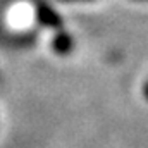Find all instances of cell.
Masks as SVG:
<instances>
[{"mask_svg":"<svg viewBox=\"0 0 148 148\" xmlns=\"http://www.w3.org/2000/svg\"><path fill=\"white\" fill-rule=\"evenodd\" d=\"M145 91H147V97H148V86H147V88H145Z\"/></svg>","mask_w":148,"mask_h":148,"instance_id":"6da1fadb","label":"cell"}]
</instances>
